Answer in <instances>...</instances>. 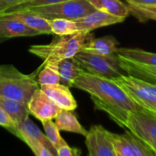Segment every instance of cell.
<instances>
[{"instance_id":"cell-1","label":"cell","mask_w":156,"mask_h":156,"mask_svg":"<svg viewBox=\"0 0 156 156\" xmlns=\"http://www.w3.org/2000/svg\"><path fill=\"white\" fill-rule=\"evenodd\" d=\"M72 87L88 93L95 108L108 114L122 128L129 112L144 111L113 79L83 72Z\"/></svg>"},{"instance_id":"cell-2","label":"cell","mask_w":156,"mask_h":156,"mask_svg":"<svg viewBox=\"0 0 156 156\" xmlns=\"http://www.w3.org/2000/svg\"><path fill=\"white\" fill-rule=\"evenodd\" d=\"M93 37L91 32L84 31L65 36L55 35L50 44L32 45L28 51L43 59V65L58 63L62 59L73 57Z\"/></svg>"},{"instance_id":"cell-3","label":"cell","mask_w":156,"mask_h":156,"mask_svg":"<svg viewBox=\"0 0 156 156\" xmlns=\"http://www.w3.org/2000/svg\"><path fill=\"white\" fill-rule=\"evenodd\" d=\"M37 72L26 75L12 65H0V96L27 105L33 93L39 88Z\"/></svg>"},{"instance_id":"cell-4","label":"cell","mask_w":156,"mask_h":156,"mask_svg":"<svg viewBox=\"0 0 156 156\" xmlns=\"http://www.w3.org/2000/svg\"><path fill=\"white\" fill-rule=\"evenodd\" d=\"M145 111L156 116V85L123 74L112 79Z\"/></svg>"},{"instance_id":"cell-5","label":"cell","mask_w":156,"mask_h":156,"mask_svg":"<svg viewBox=\"0 0 156 156\" xmlns=\"http://www.w3.org/2000/svg\"><path fill=\"white\" fill-rule=\"evenodd\" d=\"M25 10L50 21L53 19L76 20L94 12L95 9L87 0H68L47 5L29 8Z\"/></svg>"},{"instance_id":"cell-6","label":"cell","mask_w":156,"mask_h":156,"mask_svg":"<svg viewBox=\"0 0 156 156\" xmlns=\"http://www.w3.org/2000/svg\"><path fill=\"white\" fill-rule=\"evenodd\" d=\"M85 72L95 76L112 79L126 74L121 66L120 59L116 54L101 56L98 54L79 51L74 56Z\"/></svg>"},{"instance_id":"cell-7","label":"cell","mask_w":156,"mask_h":156,"mask_svg":"<svg viewBox=\"0 0 156 156\" xmlns=\"http://www.w3.org/2000/svg\"><path fill=\"white\" fill-rule=\"evenodd\" d=\"M123 129L130 131L156 156V116L145 111L129 112Z\"/></svg>"},{"instance_id":"cell-8","label":"cell","mask_w":156,"mask_h":156,"mask_svg":"<svg viewBox=\"0 0 156 156\" xmlns=\"http://www.w3.org/2000/svg\"><path fill=\"white\" fill-rule=\"evenodd\" d=\"M108 133L118 156H155L150 149L127 129L123 134L110 131Z\"/></svg>"},{"instance_id":"cell-9","label":"cell","mask_w":156,"mask_h":156,"mask_svg":"<svg viewBox=\"0 0 156 156\" xmlns=\"http://www.w3.org/2000/svg\"><path fill=\"white\" fill-rule=\"evenodd\" d=\"M88 156H118L109 136L101 125H94L85 136Z\"/></svg>"},{"instance_id":"cell-10","label":"cell","mask_w":156,"mask_h":156,"mask_svg":"<svg viewBox=\"0 0 156 156\" xmlns=\"http://www.w3.org/2000/svg\"><path fill=\"white\" fill-rule=\"evenodd\" d=\"M29 114L44 121L53 120L56 117L61 109L41 89H37L27 104Z\"/></svg>"},{"instance_id":"cell-11","label":"cell","mask_w":156,"mask_h":156,"mask_svg":"<svg viewBox=\"0 0 156 156\" xmlns=\"http://www.w3.org/2000/svg\"><path fill=\"white\" fill-rule=\"evenodd\" d=\"M9 132L22 140L28 147L39 142L48 149L53 155H56V150L47 140L45 134L41 132L38 126L30 120L29 117L21 123L16 125L15 127L11 129Z\"/></svg>"},{"instance_id":"cell-12","label":"cell","mask_w":156,"mask_h":156,"mask_svg":"<svg viewBox=\"0 0 156 156\" xmlns=\"http://www.w3.org/2000/svg\"><path fill=\"white\" fill-rule=\"evenodd\" d=\"M126 18L114 16L101 11L95 10L94 12L74 20L79 31L91 32L99 27L112 25L123 22Z\"/></svg>"},{"instance_id":"cell-13","label":"cell","mask_w":156,"mask_h":156,"mask_svg":"<svg viewBox=\"0 0 156 156\" xmlns=\"http://www.w3.org/2000/svg\"><path fill=\"white\" fill-rule=\"evenodd\" d=\"M41 89L61 110L73 111L77 108V102L70 91L69 87L59 83L41 86Z\"/></svg>"},{"instance_id":"cell-14","label":"cell","mask_w":156,"mask_h":156,"mask_svg":"<svg viewBox=\"0 0 156 156\" xmlns=\"http://www.w3.org/2000/svg\"><path fill=\"white\" fill-rule=\"evenodd\" d=\"M0 35L5 40L18 37H34L41 35L21 21L0 15Z\"/></svg>"},{"instance_id":"cell-15","label":"cell","mask_w":156,"mask_h":156,"mask_svg":"<svg viewBox=\"0 0 156 156\" xmlns=\"http://www.w3.org/2000/svg\"><path fill=\"white\" fill-rule=\"evenodd\" d=\"M0 15L18 20L30 28L36 30L41 34H53L50 28V21L30 11H18L9 13H3Z\"/></svg>"},{"instance_id":"cell-16","label":"cell","mask_w":156,"mask_h":156,"mask_svg":"<svg viewBox=\"0 0 156 156\" xmlns=\"http://www.w3.org/2000/svg\"><path fill=\"white\" fill-rule=\"evenodd\" d=\"M118 44L117 39L111 35L98 38L93 37L84 46L81 51L101 56H111L116 54Z\"/></svg>"},{"instance_id":"cell-17","label":"cell","mask_w":156,"mask_h":156,"mask_svg":"<svg viewBox=\"0 0 156 156\" xmlns=\"http://www.w3.org/2000/svg\"><path fill=\"white\" fill-rule=\"evenodd\" d=\"M120 66L126 75L156 85V66H146L120 59Z\"/></svg>"},{"instance_id":"cell-18","label":"cell","mask_w":156,"mask_h":156,"mask_svg":"<svg viewBox=\"0 0 156 156\" xmlns=\"http://www.w3.org/2000/svg\"><path fill=\"white\" fill-rule=\"evenodd\" d=\"M118 58L146 66H156V53L139 48L118 47L116 51Z\"/></svg>"},{"instance_id":"cell-19","label":"cell","mask_w":156,"mask_h":156,"mask_svg":"<svg viewBox=\"0 0 156 156\" xmlns=\"http://www.w3.org/2000/svg\"><path fill=\"white\" fill-rule=\"evenodd\" d=\"M58 69L60 80L59 84L72 87L73 81L82 73L85 72L79 61L73 57L66 58L58 62Z\"/></svg>"},{"instance_id":"cell-20","label":"cell","mask_w":156,"mask_h":156,"mask_svg":"<svg viewBox=\"0 0 156 156\" xmlns=\"http://www.w3.org/2000/svg\"><path fill=\"white\" fill-rule=\"evenodd\" d=\"M55 124L59 131L74 133L83 136H86L88 130L81 125L76 116L70 111L61 110L56 117L55 118Z\"/></svg>"},{"instance_id":"cell-21","label":"cell","mask_w":156,"mask_h":156,"mask_svg":"<svg viewBox=\"0 0 156 156\" xmlns=\"http://www.w3.org/2000/svg\"><path fill=\"white\" fill-rule=\"evenodd\" d=\"M0 106L13 120L15 126L21 123L29 117L27 105L21 101L0 96Z\"/></svg>"},{"instance_id":"cell-22","label":"cell","mask_w":156,"mask_h":156,"mask_svg":"<svg viewBox=\"0 0 156 156\" xmlns=\"http://www.w3.org/2000/svg\"><path fill=\"white\" fill-rule=\"evenodd\" d=\"M95 10L101 11L114 16L126 18L129 11L127 5L121 0H87Z\"/></svg>"},{"instance_id":"cell-23","label":"cell","mask_w":156,"mask_h":156,"mask_svg":"<svg viewBox=\"0 0 156 156\" xmlns=\"http://www.w3.org/2000/svg\"><path fill=\"white\" fill-rule=\"evenodd\" d=\"M42 69L38 73L37 83L40 86L59 84V78L58 63H47L41 65Z\"/></svg>"},{"instance_id":"cell-24","label":"cell","mask_w":156,"mask_h":156,"mask_svg":"<svg viewBox=\"0 0 156 156\" xmlns=\"http://www.w3.org/2000/svg\"><path fill=\"white\" fill-rule=\"evenodd\" d=\"M50 25L52 33L54 35L65 36L79 32L74 20L53 19L50 21Z\"/></svg>"},{"instance_id":"cell-25","label":"cell","mask_w":156,"mask_h":156,"mask_svg":"<svg viewBox=\"0 0 156 156\" xmlns=\"http://www.w3.org/2000/svg\"><path fill=\"white\" fill-rule=\"evenodd\" d=\"M43 125V127L44 129L45 135L47 136V140H49L52 146L55 148V149H59L61 146L66 145V142L62 139L59 133V129L53 123L52 120H47L41 121Z\"/></svg>"},{"instance_id":"cell-26","label":"cell","mask_w":156,"mask_h":156,"mask_svg":"<svg viewBox=\"0 0 156 156\" xmlns=\"http://www.w3.org/2000/svg\"><path fill=\"white\" fill-rule=\"evenodd\" d=\"M64 1H68V0H29L21 4L17 5L11 7L5 11L3 13H9V12H18V11H24L25 9H29L32 7H37V6L47 5L55 4V3L62 2ZM2 13V14H3ZM1 15V14H0Z\"/></svg>"},{"instance_id":"cell-27","label":"cell","mask_w":156,"mask_h":156,"mask_svg":"<svg viewBox=\"0 0 156 156\" xmlns=\"http://www.w3.org/2000/svg\"><path fill=\"white\" fill-rule=\"evenodd\" d=\"M129 14L133 15L141 22H146L149 20L156 21V13L150 12L147 9H144L143 6L138 5L128 4Z\"/></svg>"},{"instance_id":"cell-28","label":"cell","mask_w":156,"mask_h":156,"mask_svg":"<svg viewBox=\"0 0 156 156\" xmlns=\"http://www.w3.org/2000/svg\"><path fill=\"white\" fill-rule=\"evenodd\" d=\"M0 126L6 129L8 131H10L11 129L15 127V122L1 106H0Z\"/></svg>"},{"instance_id":"cell-29","label":"cell","mask_w":156,"mask_h":156,"mask_svg":"<svg viewBox=\"0 0 156 156\" xmlns=\"http://www.w3.org/2000/svg\"><path fill=\"white\" fill-rule=\"evenodd\" d=\"M82 152L78 148L70 147L68 144L56 149V156H81Z\"/></svg>"},{"instance_id":"cell-30","label":"cell","mask_w":156,"mask_h":156,"mask_svg":"<svg viewBox=\"0 0 156 156\" xmlns=\"http://www.w3.org/2000/svg\"><path fill=\"white\" fill-rule=\"evenodd\" d=\"M29 148L31 149L35 156H56L39 142L33 144Z\"/></svg>"},{"instance_id":"cell-31","label":"cell","mask_w":156,"mask_h":156,"mask_svg":"<svg viewBox=\"0 0 156 156\" xmlns=\"http://www.w3.org/2000/svg\"><path fill=\"white\" fill-rule=\"evenodd\" d=\"M29 0H0V14L3 13L8 9L17 5L21 4Z\"/></svg>"},{"instance_id":"cell-32","label":"cell","mask_w":156,"mask_h":156,"mask_svg":"<svg viewBox=\"0 0 156 156\" xmlns=\"http://www.w3.org/2000/svg\"><path fill=\"white\" fill-rule=\"evenodd\" d=\"M128 4L139 5H156V0H124Z\"/></svg>"},{"instance_id":"cell-33","label":"cell","mask_w":156,"mask_h":156,"mask_svg":"<svg viewBox=\"0 0 156 156\" xmlns=\"http://www.w3.org/2000/svg\"><path fill=\"white\" fill-rule=\"evenodd\" d=\"M5 41V40L4 39V38L2 37L1 36V35H0V42H3V41Z\"/></svg>"}]
</instances>
